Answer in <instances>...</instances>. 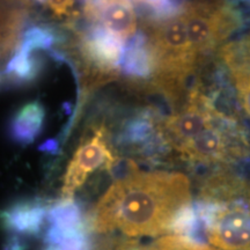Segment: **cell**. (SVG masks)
Listing matches in <instances>:
<instances>
[{
    "label": "cell",
    "instance_id": "obj_17",
    "mask_svg": "<svg viewBox=\"0 0 250 250\" xmlns=\"http://www.w3.org/2000/svg\"><path fill=\"white\" fill-rule=\"evenodd\" d=\"M152 125L145 117H136L127 121L120 134V144L125 146L140 145L147 139Z\"/></svg>",
    "mask_w": 250,
    "mask_h": 250
},
{
    "label": "cell",
    "instance_id": "obj_5",
    "mask_svg": "<svg viewBox=\"0 0 250 250\" xmlns=\"http://www.w3.org/2000/svg\"><path fill=\"white\" fill-rule=\"evenodd\" d=\"M117 161L103 127L94 131L78 146L68 162L62 186V201H70L89 175L98 169H109Z\"/></svg>",
    "mask_w": 250,
    "mask_h": 250
},
{
    "label": "cell",
    "instance_id": "obj_8",
    "mask_svg": "<svg viewBox=\"0 0 250 250\" xmlns=\"http://www.w3.org/2000/svg\"><path fill=\"white\" fill-rule=\"evenodd\" d=\"M30 8V2L0 1V66L4 62L7 65L19 49ZM0 73L4 74L1 68Z\"/></svg>",
    "mask_w": 250,
    "mask_h": 250
},
{
    "label": "cell",
    "instance_id": "obj_13",
    "mask_svg": "<svg viewBox=\"0 0 250 250\" xmlns=\"http://www.w3.org/2000/svg\"><path fill=\"white\" fill-rule=\"evenodd\" d=\"M45 214L43 203L24 201L14 204L2 214L5 225L20 233L35 234L41 229Z\"/></svg>",
    "mask_w": 250,
    "mask_h": 250
},
{
    "label": "cell",
    "instance_id": "obj_7",
    "mask_svg": "<svg viewBox=\"0 0 250 250\" xmlns=\"http://www.w3.org/2000/svg\"><path fill=\"white\" fill-rule=\"evenodd\" d=\"M83 13L89 20L120 36L123 41L130 40L137 34V14L131 2H86L83 6Z\"/></svg>",
    "mask_w": 250,
    "mask_h": 250
},
{
    "label": "cell",
    "instance_id": "obj_12",
    "mask_svg": "<svg viewBox=\"0 0 250 250\" xmlns=\"http://www.w3.org/2000/svg\"><path fill=\"white\" fill-rule=\"evenodd\" d=\"M121 70L125 77L132 80H143L153 74V61L147 36L136 34L125 46Z\"/></svg>",
    "mask_w": 250,
    "mask_h": 250
},
{
    "label": "cell",
    "instance_id": "obj_16",
    "mask_svg": "<svg viewBox=\"0 0 250 250\" xmlns=\"http://www.w3.org/2000/svg\"><path fill=\"white\" fill-rule=\"evenodd\" d=\"M55 42L56 35L51 28L35 26L24 31L17 51L31 55V52L36 51V50L51 49Z\"/></svg>",
    "mask_w": 250,
    "mask_h": 250
},
{
    "label": "cell",
    "instance_id": "obj_4",
    "mask_svg": "<svg viewBox=\"0 0 250 250\" xmlns=\"http://www.w3.org/2000/svg\"><path fill=\"white\" fill-rule=\"evenodd\" d=\"M183 18L189 42L198 58L220 44L239 23L230 6L220 2L184 5Z\"/></svg>",
    "mask_w": 250,
    "mask_h": 250
},
{
    "label": "cell",
    "instance_id": "obj_15",
    "mask_svg": "<svg viewBox=\"0 0 250 250\" xmlns=\"http://www.w3.org/2000/svg\"><path fill=\"white\" fill-rule=\"evenodd\" d=\"M46 250H89V242L83 225L67 228L51 227Z\"/></svg>",
    "mask_w": 250,
    "mask_h": 250
},
{
    "label": "cell",
    "instance_id": "obj_3",
    "mask_svg": "<svg viewBox=\"0 0 250 250\" xmlns=\"http://www.w3.org/2000/svg\"><path fill=\"white\" fill-rule=\"evenodd\" d=\"M206 240L219 250H250V208L236 202L208 201L197 208Z\"/></svg>",
    "mask_w": 250,
    "mask_h": 250
},
{
    "label": "cell",
    "instance_id": "obj_9",
    "mask_svg": "<svg viewBox=\"0 0 250 250\" xmlns=\"http://www.w3.org/2000/svg\"><path fill=\"white\" fill-rule=\"evenodd\" d=\"M176 151L190 161L210 164L226 158L229 153V142L221 122L217 120Z\"/></svg>",
    "mask_w": 250,
    "mask_h": 250
},
{
    "label": "cell",
    "instance_id": "obj_11",
    "mask_svg": "<svg viewBox=\"0 0 250 250\" xmlns=\"http://www.w3.org/2000/svg\"><path fill=\"white\" fill-rule=\"evenodd\" d=\"M44 120L45 109L42 103L39 100L28 102L18 109L9 121V136L17 144L29 145L42 132Z\"/></svg>",
    "mask_w": 250,
    "mask_h": 250
},
{
    "label": "cell",
    "instance_id": "obj_10",
    "mask_svg": "<svg viewBox=\"0 0 250 250\" xmlns=\"http://www.w3.org/2000/svg\"><path fill=\"white\" fill-rule=\"evenodd\" d=\"M223 57L232 74L240 103L250 118V39L224 46Z\"/></svg>",
    "mask_w": 250,
    "mask_h": 250
},
{
    "label": "cell",
    "instance_id": "obj_1",
    "mask_svg": "<svg viewBox=\"0 0 250 250\" xmlns=\"http://www.w3.org/2000/svg\"><path fill=\"white\" fill-rule=\"evenodd\" d=\"M191 198L187 175L144 171L132 164L129 173L114 181L94 206L90 228L127 237L169 235L192 208Z\"/></svg>",
    "mask_w": 250,
    "mask_h": 250
},
{
    "label": "cell",
    "instance_id": "obj_14",
    "mask_svg": "<svg viewBox=\"0 0 250 250\" xmlns=\"http://www.w3.org/2000/svg\"><path fill=\"white\" fill-rule=\"evenodd\" d=\"M102 250H219L214 247L208 246L198 240L190 237L169 234L158 237L149 243H137L134 241H124L112 243Z\"/></svg>",
    "mask_w": 250,
    "mask_h": 250
},
{
    "label": "cell",
    "instance_id": "obj_2",
    "mask_svg": "<svg viewBox=\"0 0 250 250\" xmlns=\"http://www.w3.org/2000/svg\"><path fill=\"white\" fill-rule=\"evenodd\" d=\"M146 36L152 55L155 86L168 95H174L192 73L199 59L189 42L183 9L174 17L153 22Z\"/></svg>",
    "mask_w": 250,
    "mask_h": 250
},
{
    "label": "cell",
    "instance_id": "obj_6",
    "mask_svg": "<svg viewBox=\"0 0 250 250\" xmlns=\"http://www.w3.org/2000/svg\"><path fill=\"white\" fill-rule=\"evenodd\" d=\"M80 56L99 80L116 77L124 55V41L101 26H94L80 39Z\"/></svg>",
    "mask_w": 250,
    "mask_h": 250
}]
</instances>
